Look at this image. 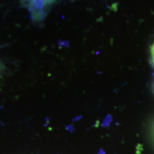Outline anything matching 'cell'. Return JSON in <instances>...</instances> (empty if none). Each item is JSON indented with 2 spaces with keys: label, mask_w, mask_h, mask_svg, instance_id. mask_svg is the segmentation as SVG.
<instances>
[{
  "label": "cell",
  "mask_w": 154,
  "mask_h": 154,
  "mask_svg": "<svg viewBox=\"0 0 154 154\" xmlns=\"http://www.w3.org/2000/svg\"><path fill=\"white\" fill-rule=\"evenodd\" d=\"M57 0H21V3L28 9L34 21H42Z\"/></svg>",
  "instance_id": "cell-1"
},
{
  "label": "cell",
  "mask_w": 154,
  "mask_h": 154,
  "mask_svg": "<svg viewBox=\"0 0 154 154\" xmlns=\"http://www.w3.org/2000/svg\"><path fill=\"white\" fill-rule=\"evenodd\" d=\"M151 61H152V63H153V65L154 66V44H153V46L151 47Z\"/></svg>",
  "instance_id": "cell-2"
},
{
  "label": "cell",
  "mask_w": 154,
  "mask_h": 154,
  "mask_svg": "<svg viewBox=\"0 0 154 154\" xmlns=\"http://www.w3.org/2000/svg\"><path fill=\"white\" fill-rule=\"evenodd\" d=\"M0 70H1V63H0Z\"/></svg>",
  "instance_id": "cell-3"
},
{
  "label": "cell",
  "mask_w": 154,
  "mask_h": 154,
  "mask_svg": "<svg viewBox=\"0 0 154 154\" xmlns=\"http://www.w3.org/2000/svg\"><path fill=\"white\" fill-rule=\"evenodd\" d=\"M153 89H154V86H153Z\"/></svg>",
  "instance_id": "cell-4"
}]
</instances>
